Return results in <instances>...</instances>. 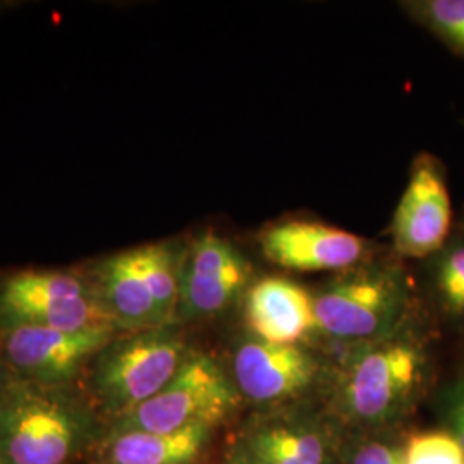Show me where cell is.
Listing matches in <instances>:
<instances>
[{
    "label": "cell",
    "mask_w": 464,
    "mask_h": 464,
    "mask_svg": "<svg viewBox=\"0 0 464 464\" xmlns=\"http://www.w3.org/2000/svg\"><path fill=\"white\" fill-rule=\"evenodd\" d=\"M439 408L444 430L454 435L464 449V372L442 391Z\"/></svg>",
    "instance_id": "ffe728a7"
},
{
    "label": "cell",
    "mask_w": 464,
    "mask_h": 464,
    "mask_svg": "<svg viewBox=\"0 0 464 464\" xmlns=\"http://www.w3.org/2000/svg\"><path fill=\"white\" fill-rule=\"evenodd\" d=\"M133 249L138 268L167 324L179 306L186 251H179L174 243L169 241L151 243Z\"/></svg>",
    "instance_id": "2e32d148"
},
{
    "label": "cell",
    "mask_w": 464,
    "mask_h": 464,
    "mask_svg": "<svg viewBox=\"0 0 464 464\" xmlns=\"http://www.w3.org/2000/svg\"><path fill=\"white\" fill-rule=\"evenodd\" d=\"M0 314L11 325L59 331L116 329L93 285L69 272H21L0 287Z\"/></svg>",
    "instance_id": "7a4b0ae2"
},
{
    "label": "cell",
    "mask_w": 464,
    "mask_h": 464,
    "mask_svg": "<svg viewBox=\"0 0 464 464\" xmlns=\"http://www.w3.org/2000/svg\"><path fill=\"white\" fill-rule=\"evenodd\" d=\"M0 464H2V463H0Z\"/></svg>",
    "instance_id": "603a6c76"
},
{
    "label": "cell",
    "mask_w": 464,
    "mask_h": 464,
    "mask_svg": "<svg viewBox=\"0 0 464 464\" xmlns=\"http://www.w3.org/2000/svg\"><path fill=\"white\" fill-rule=\"evenodd\" d=\"M93 270V289L117 325L140 332L160 329L166 324L138 268L134 249L102 260Z\"/></svg>",
    "instance_id": "4fadbf2b"
},
{
    "label": "cell",
    "mask_w": 464,
    "mask_h": 464,
    "mask_svg": "<svg viewBox=\"0 0 464 464\" xmlns=\"http://www.w3.org/2000/svg\"><path fill=\"white\" fill-rule=\"evenodd\" d=\"M245 315L258 341L299 344L316 331L315 299L298 282L270 276L251 284Z\"/></svg>",
    "instance_id": "7c38bea8"
},
{
    "label": "cell",
    "mask_w": 464,
    "mask_h": 464,
    "mask_svg": "<svg viewBox=\"0 0 464 464\" xmlns=\"http://www.w3.org/2000/svg\"><path fill=\"white\" fill-rule=\"evenodd\" d=\"M452 207L444 169L429 153L416 157L410 181L399 199L391 234L406 258H425L448 241Z\"/></svg>",
    "instance_id": "52a82bcc"
},
{
    "label": "cell",
    "mask_w": 464,
    "mask_h": 464,
    "mask_svg": "<svg viewBox=\"0 0 464 464\" xmlns=\"http://www.w3.org/2000/svg\"><path fill=\"white\" fill-rule=\"evenodd\" d=\"M314 299L316 331L348 341L392 334L406 306L404 284L387 268H351Z\"/></svg>",
    "instance_id": "5b68a950"
},
{
    "label": "cell",
    "mask_w": 464,
    "mask_h": 464,
    "mask_svg": "<svg viewBox=\"0 0 464 464\" xmlns=\"http://www.w3.org/2000/svg\"><path fill=\"white\" fill-rule=\"evenodd\" d=\"M111 329L67 332L40 325H13L5 334V356L11 366L34 381L71 379L112 339Z\"/></svg>",
    "instance_id": "30bf717a"
},
{
    "label": "cell",
    "mask_w": 464,
    "mask_h": 464,
    "mask_svg": "<svg viewBox=\"0 0 464 464\" xmlns=\"http://www.w3.org/2000/svg\"><path fill=\"white\" fill-rule=\"evenodd\" d=\"M437 291L454 315H464V241L450 245L437 264Z\"/></svg>",
    "instance_id": "d6986e66"
},
{
    "label": "cell",
    "mask_w": 464,
    "mask_h": 464,
    "mask_svg": "<svg viewBox=\"0 0 464 464\" xmlns=\"http://www.w3.org/2000/svg\"><path fill=\"white\" fill-rule=\"evenodd\" d=\"M406 5L431 34L464 55V0H420Z\"/></svg>",
    "instance_id": "e0dca14e"
},
{
    "label": "cell",
    "mask_w": 464,
    "mask_h": 464,
    "mask_svg": "<svg viewBox=\"0 0 464 464\" xmlns=\"http://www.w3.org/2000/svg\"><path fill=\"white\" fill-rule=\"evenodd\" d=\"M76 440V416L57 399L21 391L0 406L2 464H64Z\"/></svg>",
    "instance_id": "8992f818"
},
{
    "label": "cell",
    "mask_w": 464,
    "mask_h": 464,
    "mask_svg": "<svg viewBox=\"0 0 464 464\" xmlns=\"http://www.w3.org/2000/svg\"><path fill=\"white\" fill-rule=\"evenodd\" d=\"M232 464H253V463H249V461H237V463H232Z\"/></svg>",
    "instance_id": "7402d4cb"
},
{
    "label": "cell",
    "mask_w": 464,
    "mask_h": 464,
    "mask_svg": "<svg viewBox=\"0 0 464 464\" xmlns=\"http://www.w3.org/2000/svg\"><path fill=\"white\" fill-rule=\"evenodd\" d=\"M318 362L299 344L248 341L234 354L239 391L255 402L291 398L315 381Z\"/></svg>",
    "instance_id": "8fae6325"
},
{
    "label": "cell",
    "mask_w": 464,
    "mask_h": 464,
    "mask_svg": "<svg viewBox=\"0 0 464 464\" xmlns=\"http://www.w3.org/2000/svg\"><path fill=\"white\" fill-rule=\"evenodd\" d=\"M236 404V389L216 360L189 354L157 396L126 415L122 431L170 433L191 427L212 429L231 415Z\"/></svg>",
    "instance_id": "3957f363"
},
{
    "label": "cell",
    "mask_w": 464,
    "mask_h": 464,
    "mask_svg": "<svg viewBox=\"0 0 464 464\" xmlns=\"http://www.w3.org/2000/svg\"><path fill=\"white\" fill-rule=\"evenodd\" d=\"M427 356L406 337H389L360 351L341 387L344 411L353 420L377 425L399 415L425 381Z\"/></svg>",
    "instance_id": "6da1fadb"
},
{
    "label": "cell",
    "mask_w": 464,
    "mask_h": 464,
    "mask_svg": "<svg viewBox=\"0 0 464 464\" xmlns=\"http://www.w3.org/2000/svg\"><path fill=\"white\" fill-rule=\"evenodd\" d=\"M351 464H406L404 450L385 442H366L356 449Z\"/></svg>",
    "instance_id": "44dd1931"
},
{
    "label": "cell",
    "mask_w": 464,
    "mask_h": 464,
    "mask_svg": "<svg viewBox=\"0 0 464 464\" xmlns=\"http://www.w3.org/2000/svg\"><path fill=\"white\" fill-rule=\"evenodd\" d=\"M208 433V427L170 433L122 431L109 446V464H191L203 450Z\"/></svg>",
    "instance_id": "5bb4252c"
},
{
    "label": "cell",
    "mask_w": 464,
    "mask_h": 464,
    "mask_svg": "<svg viewBox=\"0 0 464 464\" xmlns=\"http://www.w3.org/2000/svg\"><path fill=\"white\" fill-rule=\"evenodd\" d=\"M188 356L181 337L172 332H136L100 353L93 379L97 392L111 410L128 415L157 396Z\"/></svg>",
    "instance_id": "277c9868"
},
{
    "label": "cell",
    "mask_w": 464,
    "mask_h": 464,
    "mask_svg": "<svg viewBox=\"0 0 464 464\" xmlns=\"http://www.w3.org/2000/svg\"><path fill=\"white\" fill-rule=\"evenodd\" d=\"M260 246L274 266L295 272L351 270L366 255L363 237L312 220H285L266 227Z\"/></svg>",
    "instance_id": "9c48e42d"
},
{
    "label": "cell",
    "mask_w": 464,
    "mask_h": 464,
    "mask_svg": "<svg viewBox=\"0 0 464 464\" xmlns=\"http://www.w3.org/2000/svg\"><path fill=\"white\" fill-rule=\"evenodd\" d=\"M251 266L227 239L203 232L184 255L179 306L188 318L214 316L229 308L249 285Z\"/></svg>",
    "instance_id": "ba28073f"
},
{
    "label": "cell",
    "mask_w": 464,
    "mask_h": 464,
    "mask_svg": "<svg viewBox=\"0 0 464 464\" xmlns=\"http://www.w3.org/2000/svg\"><path fill=\"white\" fill-rule=\"evenodd\" d=\"M249 463L327 464L320 431L303 423H272L249 439Z\"/></svg>",
    "instance_id": "9a60e30c"
},
{
    "label": "cell",
    "mask_w": 464,
    "mask_h": 464,
    "mask_svg": "<svg viewBox=\"0 0 464 464\" xmlns=\"http://www.w3.org/2000/svg\"><path fill=\"white\" fill-rule=\"evenodd\" d=\"M404 450L406 464H464V449L448 430L415 433Z\"/></svg>",
    "instance_id": "ac0fdd59"
}]
</instances>
